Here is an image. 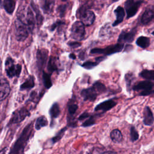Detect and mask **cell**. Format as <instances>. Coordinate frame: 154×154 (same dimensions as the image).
Returning <instances> with one entry per match:
<instances>
[{"mask_svg": "<svg viewBox=\"0 0 154 154\" xmlns=\"http://www.w3.org/2000/svg\"><path fill=\"white\" fill-rule=\"evenodd\" d=\"M17 19L25 25L31 32L34 28L35 19L32 11L29 7H23L17 13Z\"/></svg>", "mask_w": 154, "mask_h": 154, "instance_id": "cell-1", "label": "cell"}, {"mask_svg": "<svg viewBox=\"0 0 154 154\" xmlns=\"http://www.w3.org/2000/svg\"><path fill=\"white\" fill-rule=\"evenodd\" d=\"M32 132V126L31 125H28L23 129L22 134H20L19 138L17 139L16 142L15 143L13 149L10 150V154H16L20 150H22L25 146L26 145L28 140H29L31 134Z\"/></svg>", "mask_w": 154, "mask_h": 154, "instance_id": "cell-2", "label": "cell"}, {"mask_svg": "<svg viewBox=\"0 0 154 154\" xmlns=\"http://www.w3.org/2000/svg\"><path fill=\"white\" fill-rule=\"evenodd\" d=\"M123 43H117L114 45L108 46L105 48H94L90 51L93 54H103L105 55H109L115 53L120 52L123 48Z\"/></svg>", "mask_w": 154, "mask_h": 154, "instance_id": "cell-3", "label": "cell"}, {"mask_svg": "<svg viewBox=\"0 0 154 154\" xmlns=\"http://www.w3.org/2000/svg\"><path fill=\"white\" fill-rule=\"evenodd\" d=\"M5 69L8 77L19 76L22 70V66L20 64H15L14 60L11 57H8L5 61Z\"/></svg>", "mask_w": 154, "mask_h": 154, "instance_id": "cell-4", "label": "cell"}, {"mask_svg": "<svg viewBox=\"0 0 154 154\" xmlns=\"http://www.w3.org/2000/svg\"><path fill=\"white\" fill-rule=\"evenodd\" d=\"M15 35L16 39L19 42L24 41L28 37L30 32L28 28L17 19L15 22Z\"/></svg>", "mask_w": 154, "mask_h": 154, "instance_id": "cell-5", "label": "cell"}, {"mask_svg": "<svg viewBox=\"0 0 154 154\" xmlns=\"http://www.w3.org/2000/svg\"><path fill=\"white\" fill-rule=\"evenodd\" d=\"M85 34L84 25L81 21L75 22L71 28L72 37L78 41H80L84 38Z\"/></svg>", "mask_w": 154, "mask_h": 154, "instance_id": "cell-6", "label": "cell"}, {"mask_svg": "<svg viewBox=\"0 0 154 154\" xmlns=\"http://www.w3.org/2000/svg\"><path fill=\"white\" fill-rule=\"evenodd\" d=\"M143 1H135V0H126L125 3V8L127 14V18L129 19L134 16L141 4H142Z\"/></svg>", "mask_w": 154, "mask_h": 154, "instance_id": "cell-7", "label": "cell"}, {"mask_svg": "<svg viewBox=\"0 0 154 154\" xmlns=\"http://www.w3.org/2000/svg\"><path fill=\"white\" fill-rule=\"evenodd\" d=\"M79 18L84 25L90 26L95 20V14L92 11L87 10L85 7L81 8L79 10Z\"/></svg>", "mask_w": 154, "mask_h": 154, "instance_id": "cell-8", "label": "cell"}, {"mask_svg": "<svg viewBox=\"0 0 154 154\" xmlns=\"http://www.w3.org/2000/svg\"><path fill=\"white\" fill-rule=\"evenodd\" d=\"M29 114V111L25 108H21L18 110H16L13 112L10 120V124H16L23 121L28 115Z\"/></svg>", "mask_w": 154, "mask_h": 154, "instance_id": "cell-9", "label": "cell"}, {"mask_svg": "<svg viewBox=\"0 0 154 154\" xmlns=\"http://www.w3.org/2000/svg\"><path fill=\"white\" fill-rule=\"evenodd\" d=\"M136 32H137L136 28H134L129 32L122 31L121 34L119 35V37L118 38L119 43L123 44V43L132 42L135 38Z\"/></svg>", "mask_w": 154, "mask_h": 154, "instance_id": "cell-10", "label": "cell"}, {"mask_svg": "<svg viewBox=\"0 0 154 154\" xmlns=\"http://www.w3.org/2000/svg\"><path fill=\"white\" fill-rule=\"evenodd\" d=\"M98 93H99L96 90V88L92 86L91 87L82 90L81 94L84 100H89L93 102L96 100Z\"/></svg>", "mask_w": 154, "mask_h": 154, "instance_id": "cell-11", "label": "cell"}, {"mask_svg": "<svg viewBox=\"0 0 154 154\" xmlns=\"http://www.w3.org/2000/svg\"><path fill=\"white\" fill-rule=\"evenodd\" d=\"M10 92V87L8 81L4 78H0V101L4 100Z\"/></svg>", "mask_w": 154, "mask_h": 154, "instance_id": "cell-12", "label": "cell"}, {"mask_svg": "<svg viewBox=\"0 0 154 154\" xmlns=\"http://www.w3.org/2000/svg\"><path fill=\"white\" fill-rule=\"evenodd\" d=\"M117 103L113 100L112 99H109L106 101H104L99 105H97L95 108L94 110L96 111H106L109 109H111L112 108L116 106Z\"/></svg>", "mask_w": 154, "mask_h": 154, "instance_id": "cell-13", "label": "cell"}, {"mask_svg": "<svg viewBox=\"0 0 154 154\" xmlns=\"http://www.w3.org/2000/svg\"><path fill=\"white\" fill-rule=\"evenodd\" d=\"M48 57V51L45 49H38L37 52V61L38 69L41 70L46 63Z\"/></svg>", "mask_w": 154, "mask_h": 154, "instance_id": "cell-14", "label": "cell"}, {"mask_svg": "<svg viewBox=\"0 0 154 154\" xmlns=\"http://www.w3.org/2000/svg\"><path fill=\"white\" fill-rule=\"evenodd\" d=\"M153 86V84L150 81H148V80L143 81L135 84L133 87V90L135 91L143 90L142 91H143L152 90Z\"/></svg>", "mask_w": 154, "mask_h": 154, "instance_id": "cell-15", "label": "cell"}, {"mask_svg": "<svg viewBox=\"0 0 154 154\" xmlns=\"http://www.w3.org/2000/svg\"><path fill=\"white\" fill-rule=\"evenodd\" d=\"M143 123L147 126H151L154 122L153 113L149 107L146 106L143 112Z\"/></svg>", "mask_w": 154, "mask_h": 154, "instance_id": "cell-16", "label": "cell"}, {"mask_svg": "<svg viewBox=\"0 0 154 154\" xmlns=\"http://www.w3.org/2000/svg\"><path fill=\"white\" fill-rule=\"evenodd\" d=\"M154 17V10L152 8H147L143 13L141 18V22L144 24H147L149 23Z\"/></svg>", "mask_w": 154, "mask_h": 154, "instance_id": "cell-17", "label": "cell"}, {"mask_svg": "<svg viewBox=\"0 0 154 154\" xmlns=\"http://www.w3.org/2000/svg\"><path fill=\"white\" fill-rule=\"evenodd\" d=\"M114 13L116 16V19L112 23V26H116L119 23H120L123 21L125 15L124 8L120 6L117 7L116 9H115Z\"/></svg>", "mask_w": 154, "mask_h": 154, "instance_id": "cell-18", "label": "cell"}, {"mask_svg": "<svg viewBox=\"0 0 154 154\" xmlns=\"http://www.w3.org/2000/svg\"><path fill=\"white\" fill-rule=\"evenodd\" d=\"M136 44L139 47L143 49H145L149 46L150 39L149 37H147L145 36H140L137 39Z\"/></svg>", "mask_w": 154, "mask_h": 154, "instance_id": "cell-19", "label": "cell"}, {"mask_svg": "<svg viewBox=\"0 0 154 154\" xmlns=\"http://www.w3.org/2000/svg\"><path fill=\"white\" fill-rule=\"evenodd\" d=\"M15 5L16 3L14 0H4V9L9 14H12L13 13Z\"/></svg>", "mask_w": 154, "mask_h": 154, "instance_id": "cell-20", "label": "cell"}, {"mask_svg": "<svg viewBox=\"0 0 154 154\" xmlns=\"http://www.w3.org/2000/svg\"><path fill=\"white\" fill-rule=\"evenodd\" d=\"M110 137L112 141L116 143H119L122 140V134L119 129H114L110 134Z\"/></svg>", "mask_w": 154, "mask_h": 154, "instance_id": "cell-21", "label": "cell"}, {"mask_svg": "<svg viewBox=\"0 0 154 154\" xmlns=\"http://www.w3.org/2000/svg\"><path fill=\"white\" fill-rule=\"evenodd\" d=\"M48 120L45 116H40L37 118L35 123V128L37 130L40 129L42 128L47 126Z\"/></svg>", "mask_w": 154, "mask_h": 154, "instance_id": "cell-22", "label": "cell"}, {"mask_svg": "<svg viewBox=\"0 0 154 154\" xmlns=\"http://www.w3.org/2000/svg\"><path fill=\"white\" fill-rule=\"evenodd\" d=\"M34 86V80L32 76H29L20 86L21 90L32 88Z\"/></svg>", "mask_w": 154, "mask_h": 154, "instance_id": "cell-23", "label": "cell"}, {"mask_svg": "<svg viewBox=\"0 0 154 154\" xmlns=\"http://www.w3.org/2000/svg\"><path fill=\"white\" fill-rule=\"evenodd\" d=\"M49 113L52 119H55L58 117L60 113V109L57 103H55L52 105L50 109Z\"/></svg>", "mask_w": 154, "mask_h": 154, "instance_id": "cell-24", "label": "cell"}, {"mask_svg": "<svg viewBox=\"0 0 154 154\" xmlns=\"http://www.w3.org/2000/svg\"><path fill=\"white\" fill-rule=\"evenodd\" d=\"M140 75L146 79L154 80V70L145 69L140 72Z\"/></svg>", "mask_w": 154, "mask_h": 154, "instance_id": "cell-25", "label": "cell"}, {"mask_svg": "<svg viewBox=\"0 0 154 154\" xmlns=\"http://www.w3.org/2000/svg\"><path fill=\"white\" fill-rule=\"evenodd\" d=\"M43 79L44 85L46 87V88H50L52 86V81H51V79L50 75L48 73H46L45 72H43Z\"/></svg>", "mask_w": 154, "mask_h": 154, "instance_id": "cell-26", "label": "cell"}, {"mask_svg": "<svg viewBox=\"0 0 154 154\" xmlns=\"http://www.w3.org/2000/svg\"><path fill=\"white\" fill-rule=\"evenodd\" d=\"M48 70L50 72H53L54 70H57V66L56 64V62H55V60L54 57H51L49 60V63H48Z\"/></svg>", "mask_w": 154, "mask_h": 154, "instance_id": "cell-27", "label": "cell"}, {"mask_svg": "<svg viewBox=\"0 0 154 154\" xmlns=\"http://www.w3.org/2000/svg\"><path fill=\"white\" fill-rule=\"evenodd\" d=\"M93 86L96 88V90L97 91L99 94L103 93V92L105 91V90H106L105 86L102 83H101L100 82H96L93 84Z\"/></svg>", "mask_w": 154, "mask_h": 154, "instance_id": "cell-28", "label": "cell"}, {"mask_svg": "<svg viewBox=\"0 0 154 154\" xmlns=\"http://www.w3.org/2000/svg\"><path fill=\"white\" fill-rule=\"evenodd\" d=\"M78 109V105L76 103H71L68 106V112L69 116H73Z\"/></svg>", "mask_w": 154, "mask_h": 154, "instance_id": "cell-29", "label": "cell"}, {"mask_svg": "<svg viewBox=\"0 0 154 154\" xmlns=\"http://www.w3.org/2000/svg\"><path fill=\"white\" fill-rule=\"evenodd\" d=\"M97 64H98V63H97V62H93V61H88L84 62L81 66H82V67H84L86 69L90 70V69H93V67H96Z\"/></svg>", "mask_w": 154, "mask_h": 154, "instance_id": "cell-30", "label": "cell"}, {"mask_svg": "<svg viewBox=\"0 0 154 154\" xmlns=\"http://www.w3.org/2000/svg\"><path fill=\"white\" fill-rule=\"evenodd\" d=\"M139 135L138 134L136 130V129L134 127L132 126L131 128V139L132 141H135L138 139Z\"/></svg>", "mask_w": 154, "mask_h": 154, "instance_id": "cell-31", "label": "cell"}, {"mask_svg": "<svg viewBox=\"0 0 154 154\" xmlns=\"http://www.w3.org/2000/svg\"><path fill=\"white\" fill-rule=\"evenodd\" d=\"M95 122V120L93 116H89L87 119H86V120L82 123V126H89L93 125Z\"/></svg>", "mask_w": 154, "mask_h": 154, "instance_id": "cell-32", "label": "cell"}, {"mask_svg": "<svg viewBox=\"0 0 154 154\" xmlns=\"http://www.w3.org/2000/svg\"><path fill=\"white\" fill-rule=\"evenodd\" d=\"M32 6H33V9L34 10V11L36 13V19H37V20L38 22H40V23H42V21L43 20V17L40 13V11L37 9V7L35 6V5L32 4Z\"/></svg>", "mask_w": 154, "mask_h": 154, "instance_id": "cell-33", "label": "cell"}, {"mask_svg": "<svg viewBox=\"0 0 154 154\" xmlns=\"http://www.w3.org/2000/svg\"><path fill=\"white\" fill-rule=\"evenodd\" d=\"M65 129H66V128H64V129H61V130L59 132V133L57 134V135H56V136L52 139L54 142L57 141L58 140H59L62 137V136L63 135L64 132V131H65Z\"/></svg>", "mask_w": 154, "mask_h": 154, "instance_id": "cell-34", "label": "cell"}, {"mask_svg": "<svg viewBox=\"0 0 154 154\" xmlns=\"http://www.w3.org/2000/svg\"><path fill=\"white\" fill-rule=\"evenodd\" d=\"M132 75L131 74H126V76H125V79H126V83H127V85L129 86L130 84H131V82L132 81Z\"/></svg>", "mask_w": 154, "mask_h": 154, "instance_id": "cell-35", "label": "cell"}, {"mask_svg": "<svg viewBox=\"0 0 154 154\" xmlns=\"http://www.w3.org/2000/svg\"><path fill=\"white\" fill-rule=\"evenodd\" d=\"M154 94V90H146V91H143L140 93V95L141 96H148L150 94Z\"/></svg>", "mask_w": 154, "mask_h": 154, "instance_id": "cell-36", "label": "cell"}, {"mask_svg": "<svg viewBox=\"0 0 154 154\" xmlns=\"http://www.w3.org/2000/svg\"><path fill=\"white\" fill-rule=\"evenodd\" d=\"M66 8V5H61L58 7V10H59V12H60V15L61 16H63L64 15Z\"/></svg>", "mask_w": 154, "mask_h": 154, "instance_id": "cell-37", "label": "cell"}, {"mask_svg": "<svg viewBox=\"0 0 154 154\" xmlns=\"http://www.w3.org/2000/svg\"><path fill=\"white\" fill-rule=\"evenodd\" d=\"M69 46L72 47V48H78L81 45V43H79V42H72V43H69Z\"/></svg>", "mask_w": 154, "mask_h": 154, "instance_id": "cell-38", "label": "cell"}, {"mask_svg": "<svg viewBox=\"0 0 154 154\" xmlns=\"http://www.w3.org/2000/svg\"><path fill=\"white\" fill-rule=\"evenodd\" d=\"M10 149L8 147H5L0 151V154H10Z\"/></svg>", "mask_w": 154, "mask_h": 154, "instance_id": "cell-39", "label": "cell"}, {"mask_svg": "<svg viewBox=\"0 0 154 154\" xmlns=\"http://www.w3.org/2000/svg\"><path fill=\"white\" fill-rule=\"evenodd\" d=\"M89 117V114L87 112H84L82 113L79 117V120H85L86 119H87L88 117Z\"/></svg>", "mask_w": 154, "mask_h": 154, "instance_id": "cell-40", "label": "cell"}, {"mask_svg": "<svg viewBox=\"0 0 154 154\" xmlns=\"http://www.w3.org/2000/svg\"><path fill=\"white\" fill-rule=\"evenodd\" d=\"M104 59H105V57L102 56V57H99L96 58H95V60H96V62H97V63H100V61H103Z\"/></svg>", "mask_w": 154, "mask_h": 154, "instance_id": "cell-41", "label": "cell"}, {"mask_svg": "<svg viewBox=\"0 0 154 154\" xmlns=\"http://www.w3.org/2000/svg\"><path fill=\"white\" fill-rule=\"evenodd\" d=\"M100 154H116V153L112 152V151H108V152H105L102 153H100Z\"/></svg>", "mask_w": 154, "mask_h": 154, "instance_id": "cell-42", "label": "cell"}, {"mask_svg": "<svg viewBox=\"0 0 154 154\" xmlns=\"http://www.w3.org/2000/svg\"><path fill=\"white\" fill-rule=\"evenodd\" d=\"M69 57H70V58L73 59V60H75V59L76 58V56H75V55H74L73 54H70L69 55Z\"/></svg>", "mask_w": 154, "mask_h": 154, "instance_id": "cell-43", "label": "cell"}, {"mask_svg": "<svg viewBox=\"0 0 154 154\" xmlns=\"http://www.w3.org/2000/svg\"><path fill=\"white\" fill-rule=\"evenodd\" d=\"M113 2H116V1H119V0H112Z\"/></svg>", "mask_w": 154, "mask_h": 154, "instance_id": "cell-44", "label": "cell"}, {"mask_svg": "<svg viewBox=\"0 0 154 154\" xmlns=\"http://www.w3.org/2000/svg\"><path fill=\"white\" fill-rule=\"evenodd\" d=\"M152 35H154V31H153V32H152Z\"/></svg>", "mask_w": 154, "mask_h": 154, "instance_id": "cell-45", "label": "cell"}, {"mask_svg": "<svg viewBox=\"0 0 154 154\" xmlns=\"http://www.w3.org/2000/svg\"><path fill=\"white\" fill-rule=\"evenodd\" d=\"M61 1H64H64H67V0H61Z\"/></svg>", "mask_w": 154, "mask_h": 154, "instance_id": "cell-46", "label": "cell"}, {"mask_svg": "<svg viewBox=\"0 0 154 154\" xmlns=\"http://www.w3.org/2000/svg\"><path fill=\"white\" fill-rule=\"evenodd\" d=\"M1 0H0V6H1Z\"/></svg>", "mask_w": 154, "mask_h": 154, "instance_id": "cell-47", "label": "cell"}, {"mask_svg": "<svg viewBox=\"0 0 154 154\" xmlns=\"http://www.w3.org/2000/svg\"><path fill=\"white\" fill-rule=\"evenodd\" d=\"M1 59H0V66H1Z\"/></svg>", "mask_w": 154, "mask_h": 154, "instance_id": "cell-48", "label": "cell"}]
</instances>
